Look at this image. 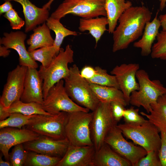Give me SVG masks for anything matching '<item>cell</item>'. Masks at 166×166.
<instances>
[{
	"label": "cell",
	"instance_id": "cell-1",
	"mask_svg": "<svg viewBox=\"0 0 166 166\" xmlns=\"http://www.w3.org/2000/svg\"><path fill=\"white\" fill-rule=\"evenodd\" d=\"M152 13L144 6H132L122 14L118 26L112 33V51L125 49L141 36L146 23L150 21Z\"/></svg>",
	"mask_w": 166,
	"mask_h": 166
},
{
	"label": "cell",
	"instance_id": "cell-2",
	"mask_svg": "<svg viewBox=\"0 0 166 166\" xmlns=\"http://www.w3.org/2000/svg\"><path fill=\"white\" fill-rule=\"evenodd\" d=\"M64 80L65 90L71 99L78 105L93 111L100 101L90 84L81 76L76 64L69 67V74Z\"/></svg>",
	"mask_w": 166,
	"mask_h": 166
},
{
	"label": "cell",
	"instance_id": "cell-3",
	"mask_svg": "<svg viewBox=\"0 0 166 166\" xmlns=\"http://www.w3.org/2000/svg\"><path fill=\"white\" fill-rule=\"evenodd\" d=\"M136 78L139 89L132 93L129 103L138 107H143L149 113L151 105L156 103L160 97L166 94V88L160 80H151L148 73L144 69L137 71Z\"/></svg>",
	"mask_w": 166,
	"mask_h": 166
},
{
	"label": "cell",
	"instance_id": "cell-4",
	"mask_svg": "<svg viewBox=\"0 0 166 166\" xmlns=\"http://www.w3.org/2000/svg\"><path fill=\"white\" fill-rule=\"evenodd\" d=\"M73 51L68 44L65 49L61 48L59 53L48 66L45 68L42 65L40 66L38 71L43 81L44 99L52 86L69 75L68 65L73 62Z\"/></svg>",
	"mask_w": 166,
	"mask_h": 166
},
{
	"label": "cell",
	"instance_id": "cell-5",
	"mask_svg": "<svg viewBox=\"0 0 166 166\" xmlns=\"http://www.w3.org/2000/svg\"><path fill=\"white\" fill-rule=\"evenodd\" d=\"M117 126L124 136L140 146L147 152L154 151L158 153L161 146L160 131L148 120L141 124L124 123L117 124Z\"/></svg>",
	"mask_w": 166,
	"mask_h": 166
},
{
	"label": "cell",
	"instance_id": "cell-6",
	"mask_svg": "<svg viewBox=\"0 0 166 166\" xmlns=\"http://www.w3.org/2000/svg\"><path fill=\"white\" fill-rule=\"evenodd\" d=\"M68 113L65 134L69 144L74 146L93 145L90 132L93 112L78 111Z\"/></svg>",
	"mask_w": 166,
	"mask_h": 166
},
{
	"label": "cell",
	"instance_id": "cell-7",
	"mask_svg": "<svg viewBox=\"0 0 166 166\" xmlns=\"http://www.w3.org/2000/svg\"><path fill=\"white\" fill-rule=\"evenodd\" d=\"M105 4V0H65L50 17L60 20L69 14L86 19L106 17Z\"/></svg>",
	"mask_w": 166,
	"mask_h": 166
},
{
	"label": "cell",
	"instance_id": "cell-8",
	"mask_svg": "<svg viewBox=\"0 0 166 166\" xmlns=\"http://www.w3.org/2000/svg\"><path fill=\"white\" fill-rule=\"evenodd\" d=\"M68 117V113L63 111L55 115L36 114L25 128L41 136L55 139H64Z\"/></svg>",
	"mask_w": 166,
	"mask_h": 166
},
{
	"label": "cell",
	"instance_id": "cell-9",
	"mask_svg": "<svg viewBox=\"0 0 166 166\" xmlns=\"http://www.w3.org/2000/svg\"><path fill=\"white\" fill-rule=\"evenodd\" d=\"M93 112L90 124L91 139L96 151L104 143L105 138L110 130L117 123L113 117L110 103L100 101Z\"/></svg>",
	"mask_w": 166,
	"mask_h": 166
},
{
	"label": "cell",
	"instance_id": "cell-10",
	"mask_svg": "<svg viewBox=\"0 0 166 166\" xmlns=\"http://www.w3.org/2000/svg\"><path fill=\"white\" fill-rule=\"evenodd\" d=\"M42 105L45 111L52 115L58 114L62 111L70 113L90 111L78 105L71 99L65 90L64 81L63 80L50 89Z\"/></svg>",
	"mask_w": 166,
	"mask_h": 166
},
{
	"label": "cell",
	"instance_id": "cell-11",
	"mask_svg": "<svg viewBox=\"0 0 166 166\" xmlns=\"http://www.w3.org/2000/svg\"><path fill=\"white\" fill-rule=\"evenodd\" d=\"M117 125L114 126L106 135L104 143L115 152L128 160L132 166H136L139 161L145 156L147 151L142 147L135 145L124 137Z\"/></svg>",
	"mask_w": 166,
	"mask_h": 166
},
{
	"label": "cell",
	"instance_id": "cell-12",
	"mask_svg": "<svg viewBox=\"0 0 166 166\" xmlns=\"http://www.w3.org/2000/svg\"><path fill=\"white\" fill-rule=\"evenodd\" d=\"M27 67L18 65L8 73L0 97V103L8 108L14 102L20 100L24 89Z\"/></svg>",
	"mask_w": 166,
	"mask_h": 166
},
{
	"label": "cell",
	"instance_id": "cell-13",
	"mask_svg": "<svg viewBox=\"0 0 166 166\" xmlns=\"http://www.w3.org/2000/svg\"><path fill=\"white\" fill-rule=\"evenodd\" d=\"M40 135L26 128L6 127L0 129V150L6 160L9 161L10 149L17 145L33 141Z\"/></svg>",
	"mask_w": 166,
	"mask_h": 166
},
{
	"label": "cell",
	"instance_id": "cell-14",
	"mask_svg": "<svg viewBox=\"0 0 166 166\" xmlns=\"http://www.w3.org/2000/svg\"><path fill=\"white\" fill-rule=\"evenodd\" d=\"M139 67L138 64L123 63L116 66L111 71V74L116 77L119 89L123 93L128 105L132 93L139 89V85L136 80V73Z\"/></svg>",
	"mask_w": 166,
	"mask_h": 166
},
{
	"label": "cell",
	"instance_id": "cell-15",
	"mask_svg": "<svg viewBox=\"0 0 166 166\" xmlns=\"http://www.w3.org/2000/svg\"><path fill=\"white\" fill-rule=\"evenodd\" d=\"M23 145L25 149L29 151L62 158L66 152L69 143L66 138L55 139L40 135L37 139L25 143Z\"/></svg>",
	"mask_w": 166,
	"mask_h": 166
},
{
	"label": "cell",
	"instance_id": "cell-16",
	"mask_svg": "<svg viewBox=\"0 0 166 166\" xmlns=\"http://www.w3.org/2000/svg\"><path fill=\"white\" fill-rule=\"evenodd\" d=\"M3 37L0 39V44L8 49L15 50L19 56V65L37 69L38 65L33 60L26 49L25 41L27 35L22 31H11L10 33L5 32Z\"/></svg>",
	"mask_w": 166,
	"mask_h": 166
},
{
	"label": "cell",
	"instance_id": "cell-17",
	"mask_svg": "<svg viewBox=\"0 0 166 166\" xmlns=\"http://www.w3.org/2000/svg\"><path fill=\"white\" fill-rule=\"evenodd\" d=\"M96 151L93 145L74 146L69 144L56 166H93Z\"/></svg>",
	"mask_w": 166,
	"mask_h": 166
},
{
	"label": "cell",
	"instance_id": "cell-18",
	"mask_svg": "<svg viewBox=\"0 0 166 166\" xmlns=\"http://www.w3.org/2000/svg\"><path fill=\"white\" fill-rule=\"evenodd\" d=\"M43 84V80L37 69L28 67L20 100L25 103L34 102L42 104L44 101Z\"/></svg>",
	"mask_w": 166,
	"mask_h": 166
},
{
	"label": "cell",
	"instance_id": "cell-19",
	"mask_svg": "<svg viewBox=\"0 0 166 166\" xmlns=\"http://www.w3.org/2000/svg\"><path fill=\"white\" fill-rule=\"evenodd\" d=\"M3 0L14 1L21 5L25 18L26 33L33 30L37 26L45 22L49 17V10L38 7L30 0Z\"/></svg>",
	"mask_w": 166,
	"mask_h": 166
},
{
	"label": "cell",
	"instance_id": "cell-20",
	"mask_svg": "<svg viewBox=\"0 0 166 166\" xmlns=\"http://www.w3.org/2000/svg\"><path fill=\"white\" fill-rule=\"evenodd\" d=\"M159 11L158 10L152 21L146 23L141 38L133 44L134 47L141 49V54L143 56L151 54L152 44L159 33L161 26L160 22L157 18Z\"/></svg>",
	"mask_w": 166,
	"mask_h": 166
},
{
	"label": "cell",
	"instance_id": "cell-21",
	"mask_svg": "<svg viewBox=\"0 0 166 166\" xmlns=\"http://www.w3.org/2000/svg\"><path fill=\"white\" fill-rule=\"evenodd\" d=\"M127 160L123 157L107 144L104 143L96 152L93 166H131Z\"/></svg>",
	"mask_w": 166,
	"mask_h": 166
},
{
	"label": "cell",
	"instance_id": "cell-22",
	"mask_svg": "<svg viewBox=\"0 0 166 166\" xmlns=\"http://www.w3.org/2000/svg\"><path fill=\"white\" fill-rule=\"evenodd\" d=\"M155 125L160 132L166 133V94L160 97L157 101L151 105L149 113L140 112Z\"/></svg>",
	"mask_w": 166,
	"mask_h": 166
},
{
	"label": "cell",
	"instance_id": "cell-23",
	"mask_svg": "<svg viewBox=\"0 0 166 166\" xmlns=\"http://www.w3.org/2000/svg\"><path fill=\"white\" fill-rule=\"evenodd\" d=\"M132 6V2L126 0H105V7L108 22L109 33L112 34L118 20L125 11Z\"/></svg>",
	"mask_w": 166,
	"mask_h": 166
},
{
	"label": "cell",
	"instance_id": "cell-24",
	"mask_svg": "<svg viewBox=\"0 0 166 166\" xmlns=\"http://www.w3.org/2000/svg\"><path fill=\"white\" fill-rule=\"evenodd\" d=\"M45 22L37 26L33 30V33L26 41L29 45L28 51H30L43 47L52 46L54 40Z\"/></svg>",
	"mask_w": 166,
	"mask_h": 166
},
{
	"label": "cell",
	"instance_id": "cell-25",
	"mask_svg": "<svg viewBox=\"0 0 166 166\" xmlns=\"http://www.w3.org/2000/svg\"><path fill=\"white\" fill-rule=\"evenodd\" d=\"M108 24V19L105 16L87 19L81 18L80 19L78 29L82 32L88 31L94 38L96 46L104 32L108 31L106 27Z\"/></svg>",
	"mask_w": 166,
	"mask_h": 166
},
{
	"label": "cell",
	"instance_id": "cell-26",
	"mask_svg": "<svg viewBox=\"0 0 166 166\" xmlns=\"http://www.w3.org/2000/svg\"><path fill=\"white\" fill-rule=\"evenodd\" d=\"M90 84L99 101L110 103L117 101L121 103L125 106L128 105L123 93L120 89L93 84Z\"/></svg>",
	"mask_w": 166,
	"mask_h": 166
},
{
	"label": "cell",
	"instance_id": "cell-27",
	"mask_svg": "<svg viewBox=\"0 0 166 166\" xmlns=\"http://www.w3.org/2000/svg\"><path fill=\"white\" fill-rule=\"evenodd\" d=\"M5 109L10 113H17L26 115H51L43 109L41 104L34 102H24L20 100L14 102L8 108H5Z\"/></svg>",
	"mask_w": 166,
	"mask_h": 166
},
{
	"label": "cell",
	"instance_id": "cell-28",
	"mask_svg": "<svg viewBox=\"0 0 166 166\" xmlns=\"http://www.w3.org/2000/svg\"><path fill=\"white\" fill-rule=\"evenodd\" d=\"M60 20L49 17L46 21V24L50 30L53 31L55 34L53 45L59 51L64 38L69 35L76 36L77 33L70 30L61 23Z\"/></svg>",
	"mask_w": 166,
	"mask_h": 166
},
{
	"label": "cell",
	"instance_id": "cell-29",
	"mask_svg": "<svg viewBox=\"0 0 166 166\" xmlns=\"http://www.w3.org/2000/svg\"><path fill=\"white\" fill-rule=\"evenodd\" d=\"M59 51L53 45L28 52L33 60L40 62L43 66L46 68L49 65Z\"/></svg>",
	"mask_w": 166,
	"mask_h": 166
},
{
	"label": "cell",
	"instance_id": "cell-30",
	"mask_svg": "<svg viewBox=\"0 0 166 166\" xmlns=\"http://www.w3.org/2000/svg\"><path fill=\"white\" fill-rule=\"evenodd\" d=\"M61 158L29 151L25 166H56Z\"/></svg>",
	"mask_w": 166,
	"mask_h": 166
},
{
	"label": "cell",
	"instance_id": "cell-31",
	"mask_svg": "<svg viewBox=\"0 0 166 166\" xmlns=\"http://www.w3.org/2000/svg\"><path fill=\"white\" fill-rule=\"evenodd\" d=\"M94 76L91 78L86 80L89 84L115 87L119 89V86L115 76L110 75L107 70L99 66L95 67Z\"/></svg>",
	"mask_w": 166,
	"mask_h": 166
},
{
	"label": "cell",
	"instance_id": "cell-32",
	"mask_svg": "<svg viewBox=\"0 0 166 166\" xmlns=\"http://www.w3.org/2000/svg\"><path fill=\"white\" fill-rule=\"evenodd\" d=\"M36 115H26L17 113H11L7 118L0 121V128L12 127L21 129L29 123Z\"/></svg>",
	"mask_w": 166,
	"mask_h": 166
},
{
	"label": "cell",
	"instance_id": "cell-33",
	"mask_svg": "<svg viewBox=\"0 0 166 166\" xmlns=\"http://www.w3.org/2000/svg\"><path fill=\"white\" fill-rule=\"evenodd\" d=\"M156 42L153 45L151 53L153 59L166 60V31L161 30L157 36Z\"/></svg>",
	"mask_w": 166,
	"mask_h": 166
},
{
	"label": "cell",
	"instance_id": "cell-34",
	"mask_svg": "<svg viewBox=\"0 0 166 166\" xmlns=\"http://www.w3.org/2000/svg\"><path fill=\"white\" fill-rule=\"evenodd\" d=\"M29 151L25 149L23 144L14 146L9 153V160L11 166H24Z\"/></svg>",
	"mask_w": 166,
	"mask_h": 166
},
{
	"label": "cell",
	"instance_id": "cell-35",
	"mask_svg": "<svg viewBox=\"0 0 166 166\" xmlns=\"http://www.w3.org/2000/svg\"><path fill=\"white\" fill-rule=\"evenodd\" d=\"M139 109H135L133 107L125 109L123 117L125 123L136 124H141L147 120L140 116L138 113Z\"/></svg>",
	"mask_w": 166,
	"mask_h": 166
},
{
	"label": "cell",
	"instance_id": "cell-36",
	"mask_svg": "<svg viewBox=\"0 0 166 166\" xmlns=\"http://www.w3.org/2000/svg\"><path fill=\"white\" fill-rule=\"evenodd\" d=\"M3 16L10 22V26L13 30H20L25 24V22L20 18L17 11L12 9L5 13Z\"/></svg>",
	"mask_w": 166,
	"mask_h": 166
},
{
	"label": "cell",
	"instance_id": "cell-37",
	"mask_svg": "<svg viewBox=\"0 0 166 166\" xmlns=\"http://www.w3.org/2000/svg\"><path fill=\"white\" fill-rule=\"evenodd\" d=\"M136 166H162L158 153L154 151L147 152L146 155L141 158Z\"/></svg>",
	"mask_w": 166,
	"mask_h": 166
},
{
	"label": "cell",
	"instance_id": "cell-38",
	"mask_svg": "<svg viewBox=\"0 0 166 166\" xmlns=\"http://www.w3.org/2000/svg\"><path fill=\"white\" fill-rule=\"evenodd\" d=\"M110 105L113 118L118 123L123 117L125 106L121 103L117 101L112 102Z\"/></svg>",
	"mask_w": 166,
	"mask_h": 166
},
{
	"label": "cell",
	"instance_id": "cell-39",
	"mask_svg": "<svg viewBox=\"0 0 166 166\" xmlns=\"http://www.w3.org/2000/svg\"><path fill=\"white\" fill-rule=\"evenodd\" d=\"M160 132L161 146L158 156L162 166H166V133Z\"/></svg>",
	"mask_w": 166,
	"mask_h": 166
},
{
	"label": "cell",
	"instance_id": "cell-40",
	"mask_svg": "<svg viewBox=\"0 0 166 166\" xmlns=\"http://www.w3.org/2000/svg\"><path fill=\"white\" fill-rule=\"evenodd\" d=\"M95 73V68L89 65L85 66L80 71L81 76L86 80L92 78L94 76Z\"/></svg>",
	"mask_w": 166,
	"mask_h": 166
},
{
	"label": "cell",
	"instance_id": "cell-41",
	"mask_svg": "<svg viewBox=\"0 0 166 166\" xmlns=\"http://www.w3.org/2000/svg\"><path fill=\"white\" fill-rule=\"evenodd\" d=\"M13 8L12 5L10 1H5L0 6V15L8 12Z\"/></svg>",
	"mask_w": 166,
	"mask_h": 166
},
{
	"label": "cell",
	"instance_id": "cell-42",
	"mask_svg": "<svg viewBox=\"0 0 166 166\" xmlns=\"http://www.w3.org/2000/svg\"><path fill=\"white\" fill-rule=\"evenodd\" d=\"M11 113L7 112L3 105L0 103V121L4 120L10 115Z\"/></svg>",
	"mask_w": 166,
	"mask_h": 166
},
{
	"label": "cell",
	"instance_id": "cell-43",
	"mask_svg": "<svg viewBox=\"0 0 166 166\" xmlns=\"http://www.w3.org/2000/svg\"><path fill=\"white\" fill-rule=\"evenodd\" d=\"M10 52V50L5 46L0 45V56L4 57L8 56Z\"/></svg>",
	"mask_w": 166,
	"mask_h": 166
},
{
	"label": "cell",
	"instance_id": "cell-44",
	"mask_svg": "<svg viewBox=\"0 0 166 166\" xmlns=\"http://www.w3.org/2000/svg\"><path fill=\"white\" fill-rule=\"evenodd\" d=\"M158 18L160 22L162 30L166 31V13L160 15Z\"/></svg>",
	"mask_w": 166,
	"mask_h": 166
},
{
	"label": "cell",
	"instance_id": "cell-45",
	"mask_svg": "<svg viewBox=\"0 0 166 166\" xmlns=\"http://www.w3.org/2000/svg\"><path fill=\"white\" fill-rule=\"evenodd\" d=\"M160 2L159 10L162 11L166 6V0H158Z\"/></svg>",
	"mask_w": 166,
	"mask_h": 166
},
{
	"label": "cell",
	"instance_id": "cell-46",
	"mask_svg": "<svg viewBox=\"0 0 166 166\" xmlns=\"http://www.w3.org/2000/svg\"><path fill=\"white\" fill-rule=\"evenodd\" d=\"M0 166H11L10 163L7 161H4L2 158V155L0 156Z\"/></svg>",
	"mask_w": 166,
	"mask_h": 166
},
{
	"label": "cell",
	"instance_id": "cell-47",
	"mask_svg": "<svg viewBox=\"0 0 166 166\" xmlns=\"http://www.w3.org/2000/svg\"><path fill=\"white\" fill-rule=\"evenodd\" d=\"M54 0H49L47 3L43 6L42 7L45 9L49 10L50 8L51 5Z\"/></svg>",
	"mask_w": 166,
	"mask_h": 166
}]
</instances>
